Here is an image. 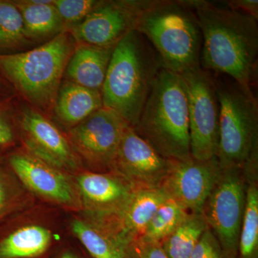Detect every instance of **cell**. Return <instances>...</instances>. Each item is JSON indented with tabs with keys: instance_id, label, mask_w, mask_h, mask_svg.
Wrapping results in <instances>:
<instances>
[{
	"instance_id": "f1b7e54d",
	"label": "cell",
	"mask_w": 258,
	"mask_h": 258,
	"mask_svg": "<svg viewBox=\"0 0 258 258\" xmlns=\"http://www.w3.org/2000/svg\"><path fill=\"white\" fill-rule=\"evenodd\" d=\"M225 5L231 9L248 15L258 20L257 0H231L226 2Z\"/></svg>"
},
{
	"instance_id": "603a6c76",
	"label": "cell",
	"mask_w": 258,
	"mask_h": 258,
	"mask_svg": "<svg viewBox=\"0 0 258 258\" xmlns=\"http://www.w3.org/2000/svg\"><path fill=\"white\" fill-rule=\"evenodd\" d=\"M237 258H258L257 177L247 179L245 208Z\"/></svg>"
},
{
	"instance_id": "ac0fdd59",
	"label": "cell",
	"mask_w": 258,
	"mask_h": 258,
	"mask_svg": "<svg viewBox=\"0 0 258 258\" xmlns=\"http://www.w3.org/2000/svg\"><path fill=\"white\" fill-rule=\"evenodd\" d=\"M102 107L101 91L83 87L63 79L52 111L62 124L71 128Z\"/></svg>"
},
{
	"instance_id": "8fae6325",
	"label": "cell",
	"mask_w": 258,
	"mask_h": 258,
	"mask_svg": "<svg viewBox=\"0 0 258 258\" xmlns=\"http://www.w3.org/2000/svg\"><path fill=\"white\" fill-rule=\"evenodd\" d=\"M172 163L160 155L128 125L110 169L134 189H158L162 186Z\"/></svg>"
},
{
	"instance_id": "484cf974",
	"label": "cell",
	"mask_w": 258,
	"mask_h": 258,
	"mask_svg": "<svg viewBox=\"0 0 258 258\" xmlns=\"http://www.w3.org/2000/svg\"><path fill=\"white\" fill-rule=\"evenodd\" d=\"M101 1L96 0H54L53 4L62 18L66 31L83 21Z\"/></svg>"
},
{
	"instance_id": "6da1fadb",
	"label": "cell",
	"mask_w": 258,
	"mask_h": 258,
	"mask_svg": "<svg viewBox=\"0 0 258 258\" xmlns=\"http://www.w3.org/2000/svg\"><path fill=\"white\" fill-rule=\"evenodd\" d=\"M188 1L203 35L200 67L252 88L257 74V20L226 5Z\"/></svg>"
},
{
	"instance_id": "f546056e",
	"label": "cell",
	"mask_w": 258,
	"mask_h": 258,
	"mask_svg": "<svg viewBox=\"0 0 258 258\" xmlns=\"http://www.w3.org/2000/svg\"><path fill=\"white\" fill-rule=\"evenodd\" d=\"M14 133L9 122L0 115V145H5L13 142Z\"/></svg>"
},
{
	"instance_id": "d4e9b609",
	"label": "cell",
	"mask_w": 258,
	"mask_h": 258,
	"mask_svg": "<svg viewBox=\"0 0 258 258\" xmlns=\"http://www.w3.org/2000/svg\"><path fill=\"white\" fill-rule=\"evenodd\" d=\"M30 41L16 5L0 3V48L25 46Z\"/></svg>"
},
{
	"instance_id": "d6986e66",
	"label": "cell",
	"mask_w": 258,
	"mask_h": 258,
	"mask_svg": "<svg viewBox=\"0 0 258 258\" xmlns=\"http://www.w3.org/2000/svg\"><path fill=\"white\" fill-rule=\"evenodd\" d=\"M54 0H25L15 3L23 18L29 40H44L66 31Z\"/></svg>"
},
{
	"instance_id": "5bb4252c",
	"label": "cell",
	"mask_w": 258,
	"mask_h": 258,
	"mask_svg": "<svg viewBox=\"0 0 258 258\" xmlns=\"http://www.w3.org/2000/svg\"><path fill=\"white\" fill-rule=\"evenodd\" d=\"M10 162L19 179L37 196L64 208H83L77 186L64 171L28 153L13 154Z\"/></svg>"
},
{
	"instance_id": "4316f807",
	"label": "cell",
	"mask_w": 258,
	"mask_h": 258,
	"mask_svg": "<svg viewBox=\"0 0 258 258\" xmlns=\"http://www.w3.org/2000/svg\"><path fill=\"white\" fill-rule=\"evenodd\" d=\"M189 258H226L220 242L210 228L204 232Z\"/></svg>"
},
{
	"instance_id": "9a60e30c",
	"label": "cell",
	"mask_w": 258,
	"mask_h": 258,
	"mask_svg": "<svg viewBox=\"0 0 258 258\" xmlns=\"http://www.w3.org/2000/svg\"><path fill=\"white\" fill-rule=\"evenodd\" d=\"M82 208L91 220L105 223L124 208L134 189L114 173L83 172L77 177Z\"/></svg>"
},
{
	"instance_id": "8992f818",
	"label": "cell",
	"mask_w": 258,
	"mask_h": 258,
	"mask_svg": "<svg viewBox=\"0 0 258 258\" xmlns=\"http://www.w3.org/2000/svg\"><path fill=\"white\" fill-rule=\"evenodd\" d=\"M212 75L220 104L217 160L222 170H242L258 152L257 98L252 88L225 75Z\"/></svg>"
},
{
	"instance_id": "e0dca14e",
	"label": "cell",
	"mask_w": 258,
	"mask_h": 258,
	"mask_svg": "<svg viewBox=\"0 0 258 258\" xmlns=\"http://www.w3.org/2000/svg\"><path fill=\"white\" fill-rule=\"evenodd\" d=\"M114 47L76 43L64 71L66 80L101 91Z\"/></svg>"
},
{
	"instance_id": "ffe728a7",
	"label": "cell",
	"mask_w": 258,
	"mask_h": 258,
	"mask_svg": "<svg viewBox=\"0 0 258 258\" xmlns=\"http://www.w3.org/2000/svg\"><path fill=\"white\" fill-rule=\"evenodd\" d=\"M71 229L93 258H125V245L108 229L92 221L76 219Z\"/></svg>"
},
{
	"instance_id": "9c48e42d",
	"label": "cell",
	"mask_w": 258,
	"mask_h": 258,
	"mask_svg": "<svg viewBox=\"0 0 258 258\" xmlns=\"http://www.w3.org/2000/svg\"><path fill=\"white\" fill-rule=\"evenodd\" d=\"M116 112L102 107L70 129L68 139L78 157L92 167L111 169L127 127Z\"/></svg>"
},
{
	"instance_id": "7a4b0ae2",
	"label": "cell",
	"mask_w": 258,
	"mask_h": 258,
	"mask_svg": "<svg viewBox=\"0 0 258 258\" xmlns=\"http://www.w3.org/2000/svg\"><path fill=\"white\" fill-rule=\"evenodd\" d=\"M162 69L160 58L147 39L137 30L129 32L113 49L101 89L103 107L135 126Z\"/></svg>"
},
{
	"instance_id": "ba28073f",
	"label": "cell",
	"mask_w": 258,
	"mask_h": 258,
	"mask_svg": "<svg viewBox=\"0 0 258 258\" xmlns=\"http://www.w3.org/2000/svg\"><path fill=\"white\" fill-rule=\"evenodd\" d=\"M246 189L247 179L242 170H222L204 208L209 228L220 242L226 258H237Z\"/></svg>"
},
{
	"instance_id": "52a82bcc",
	"label": "cell",
	"mask_w": 258,
	"mask_h": 258,
	"mask_svg": "<svg viewBox=\"0 0 258 258\" xmlns=\"http://www.w3.org/2000/svg\"><path fill=\"white\" fill-rule=\"evenodd\" d=\"M181 76L187 96L191 157L203 161L217 157L220 104L213 75L199 67Z\"/></svg>"
},
{
	"instance_id": "1f68e13d",
	"label": "cell",
	"mask_w": 258,
	"mask_h": 258,
	"mask_svg": "<svg viewBox=\"0 0 258 258\" xmlns=\"http://www.w3.org/2000/svg\"><path fill=\"white\" fill-rule=\"evenodd\" d=\"M60 258H79V257H77V256H76V254L72 253V252H64V253L62 254V255L60 256Z\"/></svg>"
},
{
	"instance_id": "30bf717a",
	"label": "cell",
	"mask_w": 258,
	"mask_h": 258,
	"mask_svg": "<svg viewBox=\"0 0 258 258\" xmlns=\"http://www.w3.org/2000/svg\"><path fill=\"white\" fill-rule=\"evenodd\" d=\"M151 0L101 1L77 26L70 30L77 44L113 47L136 30L139 17Z\"/></svg>"
},
{
	"instance_id": "7402d4cb",
	"label": "cell",
	"mask_w": 258,
	"mask_h": 258,
	"mask_svg": "<svg viewBox=\"0 0 258 258\" xmlns=\"http://www.w3.org/2000/svg\"><path fill=\"white\" fill-rule=\"evenodd\" d=\"M209 228L203 212H189L186 218L167 238L161 247L167 258H189L204 232Z\"/></svg>"
},
{
	"instance_id": "2e32d148",
	"label": "cell",
	"mask_w": 258,
	"mask_h": 258,
	"mask_svg": "<svg viewBox=\"0 0 258 258\" xmlns=\"http://www.w3.org/2000/svg\"><path fill=\"white\" fill-rule=\"evenodd\" d=\"M169 198L161 187L135 189L119 214L108 222L99 224L128 246L143 235L155 212Z\"/></svg>"
},
{
	"instance_id": "44dd1931",
	"label": "cell",
	"mask_w": 258,
	"mask_h": 258,
	"mask_svg": "<svg viewBox=\"0 0 258 258\" xmlns=\"http://www.w3.org/2000/svg\"><path fill=\"white\" fill-rule=\"evenodd\" d=\"M50 231L39 225L22 227L0 242V258H32L43 254L50 246Z\"/></svg>"
},
{
	"instance_id": "3957f363",
	"label": "cell",
	"mask_w": 258,
	"mask_h": 258,
	"mask_svg": "<svg viewBox=\"0 0 258 258\" xmlns=\"http://www.w3.org/2000/svg\"><path fill=\"white\" fill-rule=\"evenodd\" d=\"M133 128L166 159L191 158L187 96L181 75L161 70Z\"/></svg>"
},
{
	"instance_id": "4dcf8cb0",
	"label": "cell",
	"mask_w": 258,
	"mask_h": 258,
	"mask_svg": "<svg viewBox=\"0 0 258 258\" xmlns=\"http://www.w3.org/2000/svg\"><path fill=\"white\" fill-rule=\"evenodd\" d=\"M11 199L9 187L4 180L0 178V216L8 210Z\"/></svg>"
},
{
	"instance_id": "5b68a950",
	"label": "cell",
	"mask_w": 258,
	"mask_h": 258,
	"mask_svg": "<svg viewBox=\"0 0 258 258\" xmlns=\"http://www.w3.org/2000/svg\"><path fill=\"white\" fill-rule=\"evenodd\" d=\"M76 45L64 31L32 50L0 55V71L34 108L50 112Z\"/></svg>"
},
{
	"instance_id": "83f0119b",
	"label": "cell",
	"mask_w": 258,
	"mask_h": 258,
	"mask_svg": "<svg viewBox=\"0 0 258 258\" xmlns=\"http://www.w3.org/2000/svg\"><path fill=\"white\" fill-rule=\"evenodd\" d=\"M125 258H167L159 242L139 238L128 244Z\"/></svg>"
},
{
	"instance_id": "7c38bea8",
	"label": "cell",
	"mask_w": 258,
	"mask_h": 258,
	"mask_svg": "<svg viewBox=\"0 0 258 258\" xmlns=\"http://www.w3.org/2000/svg\"><path fill=\"white\" fill-rule=\"evenodd\" d=\"M20 128L25 149L32 157L61 171H75L79 167V157L68 137L41 111L23 107Z\"/></svg>"
},
{
	"instance_id": "4fadbf2b",
	"label": "cell",
	"mask_w": 258,
	"mask_h": 258,
	"mask_svg": "<svg viewBox=\"0 0 258 258\" xmlns=\"http://www.w3.org/2000/svg\"><path fill=\"white\" fill-rule=\"evenodd\" d=\"M222 171L217 157L173 161L161 188L188 212L201 213Z\"/></svg>"
},
{
	"instance_id": "277c9868",
	"label": "cell",
	"mask_w": 258,
	"mask_h": 258,
	"mask_svg": "<svg viewBox=\"0 0 258 258\" xmlns=\"http://www.w3.org/2000/svg\"><path fill=\"white\" fill-rule=\"evenodd\" d=\"M136 30L152 45L163 69L181 75L200 67L203 35L188 0H151Z\"/></svg>"
},
{
	"instance_id": "cb8c5ba5",
	"label": "cell",
	"mask_w": 258,
	"mask_h": 258,
	"mask_svg": "<svg viewBox=\"0 0 258 258\" xmlns=\"http://www.w3.org/2000/svg\"><path fill=\"white\" fill-rule=\"evenodd\" d=\"M189 213L177 202L168 199L155 212L140 238L161 243L176 230Z\"/></svg>"
}]
</instances>
